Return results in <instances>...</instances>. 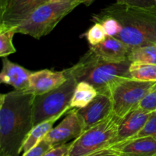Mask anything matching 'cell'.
I'll use <instances>...</instances> for the list:
<instances>
[{"instance_id":"1","label":"cell","mask_w":156,"mask_h":156,"mask_svg":"<svg viewBox=\"0 0 156 156\" xmlns=\"http://www.w3.org/2000/svg\"><path fill=\"white\" fill-rule=\"evenodd\" d=\"M35 95L24 91L0 96V156H19L23 144L34 127Z\"/></svg>"},{"instance_id":"2","label":"cell","mask_w":156,"mask_h":156,"mask_svg":"<svg viewBox=\"0 0 156 156\" xmlns=\"http://www.w3.org/2000/svg\"><path fill=\"white\" fill-rule=\"evenodd\" d=\"M99 13L113 17L120 22L122 30L115 37L130 49L156 43V12L117 2Z\"/></svg>"},{"instance_id":"3","label":"cell","mask_w":156,"mask_h":156,"mask_svg":"<svg viewBox=\"0 0 156 156\" xmlns=\"http://www.w3.org/2000/svg\"><path fill=\"white\" fill-rule=\"evenodd\" d=\"M129 60L110 62L101 59L89 49L79 62L63 70L67 78L72 77L77 82H86L92 85L98 93H108L111 85L122 78H131Z\"/></svg>"},{"instance_id":"4","label":"cell","mask_w":156,"mask_h":156,"mask_svg":"<svg viewBox=\"0 0 156 156\" xmlns=\"http://www.w3.org/2000/svg\"><path fill=\"white\" fill-rule=\"evenodd\" d=\"M85 0L49 2L37 9L24 22L14 28L15 33L28 35L35 39L49 34L58 23Z\"/></svg>"},{"instance_id":"5","label":"cell","mask_w":156,"mask_h":156,"mask_svg":"<svg viewBox=\"0 0 156 156\" xmlns=\"http://www.w3.org/2000/svg\"><path fill=\"white\" fill-rule=\"evenodd\" d=\"M120 119L113 114L84 131L72 142L68 156H91L109 147L116 136Z\"/></svg>"},{"instance_id":"6","label":"cell","mask_w":156,"mask_h":156,"mask_svg":"<svg viewBox=\"0 0 156 156\" xmlns=\"http://www.w3.org/2000/svg\"><path fill=\"white\" fill-rule=\"evenodd\" d=\"M78 82L69 77L63 84L49 92L36 95L33 105L34 126L55 116L67 114Z\"/></svg>"},{"instance_id":"7","label":"cell","mask_w":156,"mask_h":156,"mask_svg":"<svg viewBox=\"0 0 156 156\" xmlns=\"http://www.w3.org/2000/svg\"><path fill=\"white\" fill-rule=\"evenodd\" d=\"M156 82H141L132 78H122L110 88L113 114L122 118L138 107Z\"/></svg>"},{"instance_id":"8","label":"cell","mask_w":156,"mask_h":156,"mask_svg":"<svg viewBox=\"0 0 156 156\" xmlns=\"http://www.w3.org/2000/svg\"><path fill=\"white\" fill-rule=\"evenodd\" d=\"M50 0H0V29L15 28Z\"/></svg>"},{"instance_id":"9","label":"cell","mask_w":156,"mask_h":156,"mask_svg":"<svg viewBox=\"0 0 156 156\" xmlns=\"http://www.w3.org/2000/svg\"><path fill=\"white\" fill-rule=\"evenodd\" d=\"M77 114L84 131L104 121L113 114V103L110 94L98 93L86 107L77 109Z\"/></svg>"},{"instance_id":"10","label":"cell","mask_w":156,"mask_h":156,"mask_svg":"<svg viewBox=\"0 0 156 156\" xmlns=\"http://www.w3.org/2000/svg\"><path fill=\"white\" fill-rule=\"evenodd\" d=\"M83 132L84 128L77 114V109H72L67 113L64 120L53 128L44 139L56 147L71 140L73 141Z\"/></svg>"},{"instance_id":"11","label":"cell","mask_w":156,"mask_h":156,"mask_svg":"<svg viewBox=\"0 0 156 156\" xmlns=\"http://www.w3.org/2000/svg\"><path fill=\"white\" fill-rule=\"evenodd\" d=\"M152 113L140 108H136L122 117L119 123L116 136L111 145L134 138L144 127Z\"/></svg>"},{"instance_id":"12","label":"cell","mask_w":156,"mask_h":156,"mask_svg":"<svg viewBox=\"0 0 156 156\" xmlns=\"http://www.w3.org/2000/svg\"><path fill=\"white\" fill-rule=\"evenodd\" d=\"M67 79L63 71L43 69L34 72L29 77L28 86L24 91L35 96L41 95L60 86Z\"/></svg>"},{"instance_id":"13","label":"cell","mask_w":156,"mask_h":156,"mask_svg":"<svg viewBox=\"0 0 156 156\" xmlns=\"http://www.w3.org/2000/svg\"><path fill=\"white\" fill-rule=\"evenodd\" d=\"M107 149L120 156H156V140L152 136L137 137L111 145Z\"/></svg>"},{"instance_id":"14","label":"cell","mask_w":156,"mask_h":156,"mask_svg":"<svg viewBox=\"0 0 156 156\" xmlns=\"http://www.w3.org/2000/svg\"><path fill=\"white\" fill-rule=\"evenodd\" d=\"M89 49L101 59L110 62L128 60V55L131 50L120 39L111 36H107L106 39L98 45L90 46Z\"/></svg>"},{"instance_id":"15","label":"cell","mask_w":156,"mask_h":156,"mask_svg":"<svg viewBox=\"0 0 156 156\" xmlns=\"http://www.w3.org/2000/svg\"><path fill=\"white\" fill-rule=\"evenodd\" d=\"M31 73L27 69L12 62L7 57H4L0 73V82L11 85L15 90L25 91L28 86L29 77Z\"/></svg>"},{"instance_id":"16","label":"cell","mask_w":156,"mask_h":156,"mask_svg":"<svg viewBox=\"0 0 156 156\" xmlns=\"http://www.w3.org/2000/svg\"><path fill=\"white\" fill-rule=\"evenodd\" d=\"M64 114H62L55 116V117L34 126L30 130V133L27 136L25 141H24V144H23L22 149H21V155L28 152L30 149H31L36 145H37L40 142L42 141L45 138L46 136L47 135V133L53 129L55 122L59 120Z\"/></svg>"},{"instance_id":"17","label":"cell","mask_w":156,"mask_h":156,"mask_svg":"<svg viewBox=\"0 0 156 156\" xmlns=\"http://www.w3.org/2000/svg\"><path fill=\"white\" fill-rule=\"evenodd\" d=\"M97 89L91 84L86 82H79L77 83L71 102L72 109H81L86 107L96 96L98 95Z\"/></svg>"},{"instance_id":"18","label":"cell","mask_w":156,"mask_h":156,"mask_svg":"<svg viewBox=\"0 0 156 156\" xmlns=\"http://www.w3.org/2000/svg\"><path fill=\"white\" fill-rule=\"evenodd\" d=\"M131 78L141 82H156V63L133 62L129 66Z\"/></svg>"},{"instance_id":"19","label":"cell","mask_w":156,"mask_h":156,"mask_svg":"<svg viewBox=\"0 0 156 156\" xmlns=\"http://www.w3.org/2000/svg\"><path fill=\"white\" fill-rule=\"evenodd\" d=\"M128 60L131 62L156 63V43L132 48L128 55Z\"/></svg>"},{"instance_id":"20","label":"cell","mask_w":156,"mask_h":156,"mask_svg":"<svg viewBox=\"0 0 156 156\" xmlns=\"http://www.w3.org/2000/svg\"><path fill=\"white\" fill-rule=\"evenodd\" d=\"M94 23H100L103 26L108 36L116 37L122 30V26L116 18L98 13L92 16Z\"/></svg>"},{"instance_id":"21","label":"cell","mask_w":156,"mask_h":156,"mask_svg":"<svg viewBox=\"0 0 156 156\" xmlns=\"http://www.w3.org/2000/svg\"><path fill=\"white\" fill-rule=\"evenodd\" d=\"M15 33L14 28L0 29V56L7 57L16 52L13 44V37Z\"/></svg>"},{"instance_id":"22","label":"cell","mask_w":156,"mask_h":156,"mask_svg":"<svg viewBox=\"0 0 156 156\" xmlns=\"http://www.w3.org/2000/svg\"><path fill=\"white\" fill-rule=\"evenodd\" d=\"M85 37L90 46H95L103 42L107 37V34L100 23H94L85 33Z\"/></svg>"},{"instance_id":"23","label":"cell","mask_w":156,"mask_h":156,"mask_svg":"<svg viewBox=\"0 0 156 156\" xmlns=\"http://www.w3.org/2000/svg\"><path fill=\"white\" fill-rule=\"evenodd\" d=\"M136 108H140L150 112L156 111V82Z\"/></svg>"},{"instance_id":"24","label":"cell","mask_w":156,"mask_h":156,"mask_svg":"<svg viewBox=\"0 0 156 156\" xmlns=\"http://www.w3.org/2000/svg\"><path fill=\"white\" fill-rule=\"evenodd\" d=\"M142 136H152L156 140V111L152 113L144 127L134 138Z\"/></svg>"},{"instance_id":"25","label":"cell","mask_w":156,"mask_h":156,"mask_svg":"<svg viewBox=\"0 0 156 156\" xmlns=\"http://www.w3.org/2000/svg\"><path fill=\"white\" fill-rule=\"evenodd\" d=\"M53 148H54V146L44 139L34 147L32 148L26 153L21 155V156H44Z\"/></svg>"},{"instance_id":"26","label":"cell","mask_w":156,"mask_h":156,"mask_svg":"<svg viewBox=\"0 0 156 156\" xmlns=\"http://www.w3.org/2000/svg\"><path fill=\"white\" fill-rule=\"evenodd\" d=\"M117 2L132 7L156 12V0H120Z\"/></svg>"},{"instance_id":"27","label":"cell","mask_w":156,"mask_h":156,"mask_svg":"<svg viewBox=\"0 0 156 156\" xmlns=\"http://www.w3.org/2000/svg\"><path fill=\"white\" fill-rule=\"evenodd\" d=\"M71 144L72 142L56 146V147L53 148L51 150L49 151L48 152H47L44 156H68Z\"/></svg>"},{"instance_id":"28","label":"cell","mask_w":156,"mask_h":156,"mask_svg":"<svg viewBox=\"0 0 156 156\" xmlns=\"http://www.w3.org/2000/svg\"><path fill=\"white\" fill-rule=\"evenodd\" d=\"M91 156H120L118 154L115 153V152H112V151L109 150V149H104V150L100 151V152H97V153L94 154V155Z\"/></svg>"},{"instance_id":"29","label":"cell","mask_w":156,"mask_h":156,"mask_svg":"<svg viewBox=\"0 0 156 156\" xmlns=\"http://www.w3.org/2000/svg\"><path fill=\"white\" fill-rule=\"evenodd\" d=\"M59 1H66V0H50V2H59ZM87 3V1H86Z\"/></svg>"},{"instance_id":"30","label":"cell","mask_w":156,"mask_h":156,"mask_svg":"<svg viewBox=\"0 0 156 156\" xmlns=\"http://www.w3.org/2000/svg\"><path fill=\"white\" fill-rule=\"evenodd\" d=\"M120 0H117V2H120Z\"/></svg>"}]
</instances>
